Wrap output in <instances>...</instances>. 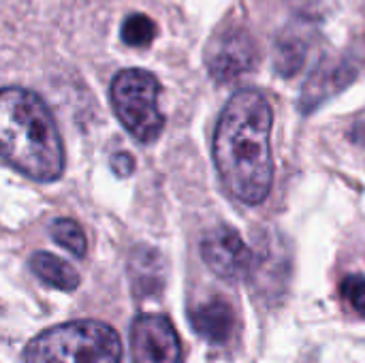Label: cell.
Instances as JSON below:
<instances>
[{"instance_id":"6da1fadb","label":"cell","mask_w":365,"mask_h":363,"mask_svg":"<svg viewBox=\"0 0 365 363\" xmlns=\"http://www.w3.org/2000/svg\"><path fill=\"white\" fill-rule=\"evenodd\" d=\"M272 107L257 90H240L225 105L214 133V165L225 188L246 205H259L274 184Z\"/></svg>"},{"instance_id":"7a4b0ae2","label":"cell","mask_w":365,"mask_h":363,"mask_svg":"<svg viewBox=\"0 0 365 363\" xmlns=\"http://www.w3.org/2000/svg\"><path fill=\"white\" fill-rule=\"evenodd\" d=\"M0 156L36 182H53L64 171V145L53 116L26 88L0 90Z\"/></svg>"},{"instance_id":"3957f363","label":"cell","mask_w":365,"mask_h":363,"mask_svg":"<svg viewBox=\"0 0 365 363\" xmlns=\"http://www.w3.org/2000/svg\"><path fill=\"white\" fill-rule=\"evenodd\" d=\"M26 363H120L122 342L101 321H71L38 334L24 353Z\"/></svg>"},{"instance_id":"277c9868","label":"cell","mask_w":365,"mask_h":363,"mask_svg":"<svg viewBox=\"0 0 365 363\" xmlns=\"http://www.w3.org/2000/svg\"><path fill=\"white\" fill-rule=\"evenodd\" d=\"M158 96V79L143 68H124L111 81L113 111L122 126L141 143H152L165 128Z\"/></svg>"},{"instance_id":"5b68a950","label":"cell","mask_w":365,"mask_h":363,"mask_svg":"<svg viewBox=\"0 0 365 363\" xmlns=\"http://www.w3.org/2000/svg\"><path fill=\"white\" fill-rule=\"evenodd\" d=\"M133 363H180L182 344L173 323L163 315H141L130 327Z\"/></svg>"},{"instance_id":"8992f818","label":"cell","mask_w":365,"mask_h":363,"mask_svg":"<svg viewBox=\"0 0 365 363\" xmlns=\"http://www.w3.org/2000/svg\"><path fill=\"white\" fill-rule=\"evenodd\" d=\"M257 47L244 28H225L218 32L205 53L210 75L216 81H233L257 66Z\"/></svg>"},{"instance_id":"52a82bcc","label":"cell","mask_w":365,"mask_h":363,"mask_svg":"<svg viewBox=\"0 0 365 363\" xmlns=\"http://www.w3.org/2000/svg\"><path fill=\"white\" fill-rule=\"evenodd\" d=\"M201 257L218 278L229 282L246 278L255 265L252 250L231 227H218L210 231L201 242Z\"/></svg>"},{"instance_id":"ba28073f","label":"cell","mask_w":365,"mask_h":363,"mask_svg":"<svg viewBox=\"0 0 365 363\" xmlns=\"http://www.w3.org/2000/svg\"><path fill=\"white\" fill-rule=\"evenodd\" d=\"M190 323L203 340L225 344L235 332V312L222 297H214L190 312Z\"/></svg>"},{"instance_id":"9c48e42d","label":"cell","mask_w":365,"mask_h":363,"mask_svg":"<svg viewBox=\"0 0 365 363\" xmlns=\"http://www.w3.org/2000/svg\"><path fill=\"white\" fill-rule=\"evenodd\" d=\"M353 75L355 68L349 62H323L304 86V94L299 101L304 111H312L314 107H319L323 98L346 86L353 79Z\"/></svg>"},{"instance_id":"30bf717a","label":"cell","mask_w":365,"mask_h":363,"mask_svg":"<svg viewBox=\"0 0 365 363\" xmlns=\"http://www.w3.org/2000/svg\"><path fill=\"white\" fill-rule=\"evenodd\" d=\"M133 291L137 295H156L165 285V263L154 248H137L128 261Z\"/></svg>"},{"instance_id":"8fae6325","label":"cell","mask_w":365,"mask_h":363,"mask_svg":"<svg viewBox=\"0 0 365 363\" xmlns=\"http://www.w3.org/2000/svg\"><path fill=\"white\" fill-rule=\"evenodd\" d=\"M30 267L43 282H47L60 291H75L79 287L77 270L51 252H34L30 259Z\"/></svg>"},{"instance_id":"7c38bea8","label":"cell","mask_w":365,"mask_h":363,"mask_svg":"<svg viewBox=\"0 0 365 363\" xmlns=\"http://www.w3.org/2000/svg\"><path fill=\"white\" fill-rule=\"evenodd\" d=\"M306 41L297 34H284L276 41V51H274V64L276 71L284 77L295 75L304 60H306Z\"/></svg>"},{"instance_id":"4fadbf2b","label":"cell","mask_w":365,"mask_h":363,"mask_svg":"<svg viewBox=\"0 0 365 363\" xmlns=\"http://www.w3.org/2000/svg\"><path fill=\"white\" fill-rule=\"evenodd\" d=\"M51 237L56 244L66 248L75 257H86L88 252V240L81 229V225L73 218H58L51 223Z\"/></svg>"},{"instance_id":"5bb4252c","label":"cell","mask_w":365,"mask_h":363,"mask_svg":"<svg viewBox=\"0 0 365 363\" xmlns=\"http://www.w3.org/2000/svg\"><path fill=\"white\" fill-rule=\"evenodd\" d=\"M154 36L156 24L143 13H133L122 24V41L130 47H145L154 41Z\"/></svg>"},{"instance_id":"9a60e30c","label":"cell","mask_w":365,"mask_h":363,"mask_svg":"<svg viewBox=\"0 0 365 363\" xmlns=\"http://www.w3.org/2000/svg\"><path fill=\"white\" fill-rule=\"evenodd\" d=\"M342 297L344 302L357 312L365 317V276H359V274H353V276H346L342 280Z\"/></svg>"},{"instance_id":"2e32d148","label":"cell","mask_w":365,"mask_h":363,"mask_svg":"<svg viewBox=\"0 0 365 363\" xmlns=\"http://www.w3.org/2000/svg\"><path fill=\"white\" fill-rule=\"evenodd\" d=\"M111 169L118 173V175H130L133 169H135V160L128 152H120V154H113L111 158Z\"/></svg>"}]
</instances>
